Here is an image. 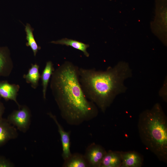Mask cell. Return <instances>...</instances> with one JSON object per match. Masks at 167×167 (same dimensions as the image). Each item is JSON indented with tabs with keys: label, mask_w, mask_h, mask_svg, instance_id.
<instances>
[{
	"label": "cell",
	"mask_w": 167,
	"mask_h": 167,
	"mask_svg": "<svg viewBox=\"0 0 167 167\" xmlns=\"http://www.w3.org/2000/svg\"><path fill=\"white\" fill-rule=\"evenodd\" d=\"M51 43L61 45L70 46L73 48L82 51L86 57H88L89 54L87 51V48L89 47L88 44L72 39L64 38L56 41H52Z\"/></svg>",
	"instance_id": "4fadbf2b"
},
{
	"label": "cell",
	"mask_w": 167,
	"mask_h": 167,
	"mask_svg": "<svg viewBox=\"0 0 167 167\" xmlns=\"http://www.w3.org/2000/svg\"><path fill=\"white\" fill-rule=\"evenodd\" d=\"M121 151H107L102 161L101 167H121Z\"/></svg>",
	"instance_id": "8fae6325"
},
{
	"label": "cell",
	"mask_w": 167,
	"mask_h": 167,
	"mask_svg": "<svg viewBox=\"0 0 167 167\" xmlns=\"http://www.w3.org/2000/svg\"><path fill=\"white\" fill-rule=\"evenodd\" d=\"M31 113L28 107L21 106L18 110L14 111L8 117V122L15 126L20 131L25 132L29 128Z\"/></svg>",
	"instance_id": "277c9868"
},
{
	"label": "cell",
	"mask_w": 167,
	"mask_h": 167,
	"mask_svg": "<svg viewBox=\"0 0 167 167\" xmlns=\"http://www.w3.org/2000/svg\"><path fill=\"white\" fill-rule=\"evenodd\" d=\"M19 88L20 86L18 84H11L7 81H0V96L6 101H14L19 108L21 106L17 100Z\"/></svg>",
	"instance_id": "52a82bcc"
},
{
	"label": "cell",
	"mask_w": 167,
	"mask_h": 167,
	"mask_svg": "<svg viewBox=\"0 0 167 167\" xmlns=\"http://www.w3.org/2000/svg\"><path fill=\"white\" fill-rule=\"evenodd\" d=\"M25 30L26 35V40L27 41L26 45L30 47L34 56H35L38 50L40 49L41 48L36 42L33 33V29L29 24H26Z\"/></svg>",
	"instance_id": "2e32d148"
},
{
	"label": "cell",
	"mask_w": 167,
	"mask_h": 167,
	"mask_svg": "<svg viewBox=\"0 0 167 167\" xmlns=\"http://www.w3.org/2000/svg\"><path fill=\"white\" fill-rule=\"evenodd\" d=\"M39 66L36 63L32 64L31 67L29 69L28 73L23 75V78L26 82L30 84L31 87L36 89L38 85L41 75L39 72Z\"/></svg>",
	"instance_id": "5bb4252c"
},
{
	"label": "cell",
	"mask_w": 167,
	"mask_h": 167,
	"mask_svg": "<svg viewBox=\"0 0 167 167\" xmlns=\"http://www.w3.org/2000/svg\"><path fill=\"white\" fill-rule=\"evenodd\" d=\"M54 70L52 62L48 61L46 62L45 67L41 75L42 86L43 96L44 99H46V91L49 79Z\"/></svg>",
	"instance_id": "9a60e30c"
},
{
	"label": "cell",
	"mask_w": 167,
	"mask_h": 167,
	"mask_svg": "<svg viewBox=\"0 0 167 167\" xmlns=\"http://www.w3.org/2000/svg\"><path fill=\"white\" fill-rule=\"evenodd\" d=\"M13 64L9 49L0 46V77H7L11 74Z\"/></svg>",
	"instance_id": "ba28073f"
},
{
	"label": "cell",
	"mask_w": 167,
	"mask_h": 167,
	"mask_svg": "<svg viewBox=\"0 0 167 167\" xmlns=\"http://www.w3.org/2000/svg\"><path fill=\"white\" fill-rule=\"evenodd\" d=\"M79 74L86 97L105 113L116 97L126 91L124 82L132 73L128 64L121 62L104 71L79 68Z\"/></svg>",
	"instance_id": "7a4b0ae2"
},
{
	"label": "cell",
	"mask_w": 167,
	"mask_h": 167,
	"mask_svg": "<svg viewBox=\"0 0 167 167\" xmlns=\"http://www.w3.org/2000/svg\"><path fill=\"white\" fill-rule=\"evenodd\" d=\"M107 151L100 144L93 143L87 148L84 156L90 167H101Z\"/></svg>",
	"instance_id": "5b68a950"
},
{
	"label": "cell",
	"mask_w": 167,
	"mask_h": 167,
	"mask_svg": "<svg viewBox=\"0 0 167 167\" xmlns=\"http://www.w3.org/2000/svg\"><path fill=\"white\" fill-rule=\"evenodd\" d=\"M121 167H141L143 159L141 155L136 152L121 151Z\"/></svg>",
	"instance_id": "30bf717a"
},
{
	"label": "cell",
	"mask_w": 167,
	"mask_h": 167,
	"mask_svg": "<svg viewBox=\"0 0 167 167\" xmlns=\"http://www.w3.org/2000/svg\"><path fill=\"white\" fill-rule=\"evenodd\" d=\"M79 67L65 61L53 72L50 88L63 119L78 126L96 118L98 107L86 97L80 84Z\"/></svg>",
	"instance_id": "6da1fadb"
},
{
	"label": "cell",
	"mask_w": 167,
	"mask_h": 167,
	"mask_svg": "<svg viewBox=\"0 0 167 167\" xmlns=\"http://www.w3.org/2000/svg\"><path fill=\"white\" fill-rule=\"evenodd\" d=\"M17 135L16 129L7 119L2 118L0 120V146L9 140L15 139Z\"/></svg>",
	"instance_id": "9c48e42d"
},
{
	"label": "cell",
	"mask_w": 167,
	"mask_h": 167,
	"mask_svg": "<svg viewBox=\"0 0 167 167\" xmlns=\"http://www.w3.org/2000/svg\"><path fill=\"white\" fill-rule=\"evenodd\" d=\"M5 107L3 104L0 101V120L2 118V116L4 113Z\"/></svg>",
	"instance_id": "ac0fdd59"
},
{
	"label": "cell",
	"mask_w": 167,
	"mask_h": 167,
	"mask_svg": "<svg viewBox=\"0 0 167 167\" xmlns=\"http://www.w3.org/2000/svg\"><path fill=\"white\" fill-rule=\"evenodd\" d=\"M49 116L53 119L57 126L58 131L60 134L62 142V157L64 160L69 158L71 155L70 150V131H65L62 126L58 121L56 117L51 113H48Z\"/></svg>",
	"instance_id": "8992f818"
},
{
	"label": "cell",
	"mask_w": 167,
	"mask_h": 167,
	"mask_svg": "<svg viewBox=\"0 0 167 167\" xmlns=\"http://www.w3.org/2000/svg\"><path fill=\"white\" fill-rule=\"evenodd\" d=\"M139 134L146 148L161 161L167 162V118L161 105L155 104L139 115Z\"/></svg>",
	"instance_id": "3957f363"
},
{
	"label": "cell",
	"mask_w": 167,
	"mask_h": 167,
	"mask_svg": "<svg viewBox=\"0 0 167 167\" xmlns=\"http://www.w3.org/2000/svg\"><path fill=\"white\" fill-rule=\"evenodd\" d=\"M63 167H90L84 155L78 153H72L64 160Z\"/></svg>",
	"instance_id": "7c38bea8"
},
{
	"label": "cell",
	"mask_w": 167,
	"mask_h": 167,
	"mask_svg": "<svg viewBox=\"0 0 167 167\" xmlns=\"http://www.w3.org/2000/svg\"><path fill=\"white\" fill-rule=\"evenodd\" d=\"M14 165L4 157L0 156V167H12Z\"/></svg>",
	"instance_id": "e0dca14e"
}]
</instances>
